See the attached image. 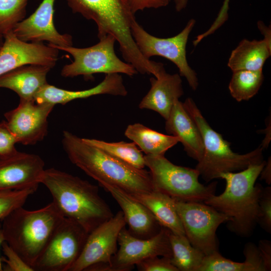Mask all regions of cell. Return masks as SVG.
Segmentation results:
<instances>
[{
	"instance_id": "74e56055",
	"label": "cell",
	"mask_w": 271,
	"mask_h": 271,
	"mask_svg": "<svg viewBox=\"0 0 271 271\" xmlns=\"http://www.w3.org/2000/svg\"><path fill=\"white\" fill-rule=\"evenodd\" d=\"M229 1L230 0L224 1L222 6L215 21L206 32L201 34V38H205L213 34L228 20Z\"/></svg>"
},
{
	"instance_id": "f35d334b",
	"label": "cell",
	"mask_w": 271,
	"mask_h": 271,
	"mask_svg": "<svg viewBox=\"0 0 271 271\" xmlns=\"http://www.w3.org/2000/svg\"><path fill=\"white\" fill-rule=\"evenodd\" d=\"M257 247L262 259L264 270H271L270 241L266 239L260 240Z\"/></svg>"
},
{
	"instance_id": "ee69618b",
	"label": "cell",
	"mask_w": 271,
	"mask_h": 271,
	"mask_svg": "<svg viewBox=\"0 0 271 271\" xmlns=\"http://www.w3.org/2000/svg\"><path fill=\"white\" fill-rule=\"evenodd\" d=\"M4 40V36L0 35V49L3 45Z\"/></svg>"
},
{
	"instance_id": "d6a6232c",
	"label": "cell",
	"mask_w": 271,
	"mask_h": 271,
	"mask_svg": "<svg viewBox=\"0 0 271 271\" xmlns=\"http://www.w3.org/2000/svg\"><path fill=\"white\" fill-rule=\"evenodd\" d=\"M258 224L268 233H271V187L263 188L259 201Z\"/></svg>"
},
{
	"instance_id": "8fae6325",
	"label": "cell",
	"mask_w": 271,
	"mask_h": 271,
	"mask_svg": "<svg viewBox=\"0 0 271 271\" xmlns=\"http://www.w3.org/2000/svg\"><path fill=\"white\" fill-rule=\"evenodd\" d=\"M88 234L77 222L64 218L36 261L34 270L69 271L80 256Z\"/></svg>"
},
{
	"instance_id": "2e32d148",
	"label": "cell",
	"mask_w": 271,
	"mask_h": 271,
	"mask_svg": "<svg viewBox=\"0 0 271 271\" xmlns=\"http://www.w3.org/2000/svg\"><path fill=\"white\" fill-rule=\"evenodd\" d=\"M44 166L39 156L18 151L0 159V190L36 192L41 184Z\"/></svg>"
},
{
	"instance_id": "44dd1931",
	"label": "cell",
	"mask_w": 271,
	"mask_h": 271,
	"mask_svg": "<svg viewBox=\"0 0 271 271\" xmlns=\"http://www.w3.org/2000/svg\"><path fill=\"white\" fill-rule=\"evenodd\" d=\"M165 120L167 132L177 137L188 156L198 162L204 152L202 138L195 122L179 100L174 103Z\"/></svg>"
},
{
	"instance_id": "30bf717a",
	"label": "cell",
	"mask_w": 271,
	"mask_h": 271,
	"mask_svg": "<svg viewBox=\"0 0 271 271\" xmlns=\"http://www.w3.org/2000/svg\"><path fill=\"white\" fill-rule=\"evenodd\" d=\"M185 234L191 244L205 255L218 251V227L230 219L204 202L175 200Z\"/></svg>"
},
{
	"instance_id": "ac0fdd59",
	"label": "cell",
	"mask_w": 271,
	"mask_h": 271,
	"mask_svg": "<svg viewBox=\"0 0 271 271\" xmlns=\"http://www.w3.org/2000/svg\"><path fill=\"white\" fill-rule=\"evenodd\" d=\"M108 192L121 208L128 230L133 235L148 238L157 234L162 226L151 212L142 203L121 189L109 184L100 185Z\"/></svg>"
},
{
	"instance_id": "ffe728a7",
	"label": "cell",
	"mask_w": 271,
	"mask_h": 271,
	"mask_svg": "<svg viewBox=\"0 0 271 271\" xmlns=\"http://www.w3.org/2000/svg\"><path fill=\"white\" fill-rule=\"evenodd\" d=\"M150 81V89L139 107L155 111L166 120L174 103L184 94L181 76L167 73L164 68L157 77H151Z\"/></svg>"
},
{
	"instance_id": "e575fe53",
	"label": "cell",
	"mask_w": 271,
	"mask_h": 271,
	"mask_svg": "<svg viewBox=\"0 0 271 271\" xmlns=\"http://www.w3.org/2000/svg\"><path fill=\"white\" fill-rule=\"evenodd\" d=\"M17 142L8 128L5 120L0 122V159L7 157L17 150Z\"/></svg>"
},
{
	"instance_id": "ab89813d",
	"label": "cell",
	"mask_w": 271,
	"mask_h": 271,
	"mask_svg": "<svg viewBox=\"0 0 271 271\" xmlns=\"http://www.w3.org/2000/svg\"><path fill=\"white\" fill-rule=\"evenodd\" d=\"M257 28L261 34L263 36V40L270 46H271V29L270 26H267L261 21L257 23Z\"/></svg>"
},
{
	"instance_id": "83f0119b",
	"label": "cell",
	"mask_w": 271,
	"mask_h": 271,
	"mask_svg": "<svg viewBox=\"0 0 271 271\" xmlns=\"http://www.w3.org/2000/svg\"><path fill=\"white\" fill-rule=\"evenodd\" d=\"M263 80L262 70L234 71L228 89L231 95L236 101L248 100L258 92Z\"/></svg>"
},
{
	"instance_id": "7a4b0ae2",
	"label": "cell",
	"mask_w": 271,
	"mask_h": 271,
	"mask_svg": "<svg viewBox=\"0 0 271 271\" xmlns=\"http://www.w3.org/2000/svg\"><path fill=\"white\" fill-rule=\"evenodd\" d=\"M61 215L77 222L88 233L113 216L98 187L55 168L45 169L41 179Z\"/></svg>"
},
{
	"instance_id": "9a60e30c",
	"label": "cell",
	"mask_w": 271,
	"mask_h": 271,
	"mask_svg": "<svg viewBox=\"0 0 271 271\" xmlns=\"http://www.w3.org/2000/svg\"><path fill=\"white\" fill-rule=\"evenodd\" d=\"M0 49V76L28 64L46 65L53 68L58 60L59 50L43 42H26L12 31L4 36Z\"/></svg>"
},
{
	"instance_id": "1f68e13d",
	"label": "cell",
	"mask_w": 271,
	"mask_h": 271,
	"mask_svg": "<svg viewBox=\"0 0 271 271\" xmlns=\"http://www.w3.org/2000/svg\"><path fill=\"white\" fill-rule=\"evenodd\" d=\"M3 253L6 257L2 261L3 270L6 271H34L33 268L28 264L5 241L2 245Z\"/></svg>"
},
{
	"instance_id": "52a82bcc",
	"label": "cell",
	"mask_w": 271,
	"mask_h": 271,
	"mask_svg": "<svg viewBox=\"0 0 271 271\" xmlns=\"http://www.w3.org/2000/svg\"><path fill=\"white\" fill-rule=\"evenodd\" d=\"M144 159L154 190L184 202H204L215 195L217 182L207 186L200 183L195 168L175 165L164 155H145Z\"/></svg>"
},
{
	"instance_id": "4316f807",
	"label": "cell",
	"mask_w": 271,
	"mask_h": 271,
	"mask_svg": "<svg viewBox=\"0 0 271 271\" xmlns=\"http://www.w3.org/2000/svg\"><path fill=\"white\" fill-rule=\"evenodd\" d=\"M83 139L108 155L137 168L145 169L146 167L144 156L133 142H107L97 139Z\"/></svg>"
},
{
	"instance_id": "60d3db41",
	"label": "cell",
	"mask_w": 271,
	"mask_h": 271,
	"mask_svg": "<svg viewBox=\"0 0 271 271\" xmlns=\"http://www.w3.org/2000/svg\"><path fill=\"white\" fill-rule=\"evenodd\" d=\"M271 163L270 158L268 160L261 171L259 176L260 179L264 180L268 185L271 183Z\"/></svg>"
},
{
	"instance_id": "603a6c76",
	"label": "cell",
	"mask_w": 271,
	"mask_h": 271,
	"mask_svg": "<svg viewBox=\"0 0 271 271\" xmlns=\"http://www.w3.org/2000/svg\"><path fill=\"white\" fill-rule=\"evenodd\" d=\"M129 195L144 205L162 227L175 234L185 235L175 200L172 197L156 190Z\"/></svg>"
},
{
	"instance_id": "f6af8a7d",
	"label": "cell",
	"mask_w": 271,
	"mask_h": 271,
	"mask_svg": "<svg viewBox=\"0 0 271 271\" xmlns=\"http://www.w3.org/2000/svg\"><path fill=\"white\" fill-rule=\"evenodd\" d=\"M168 1H169V2H170V1H171V0H168Z\"/></svg>"
},
{
	"instance_id": "7bdbcfd3",
	"label": "cell",
	"mask_w": 271,
	"mask_h": 271,
	"mask_svg": "<svg viewBox=\"0 0 271 271\" xmlns=\"http://www.w3.org/2000/svg\"><path fill=\"white\" fill-rule=\"evenodd\" d=\"M5 241L3 231L2 229V223L0 222V247L2 246V243ZM2 258L0 257V271L3 270Z\"/></svg>"
},
{
	"instance_id": "4dcf8cb0",
	"label": "cell",
	"mask_w": 271,
	"mask_h": 271,
	"mask_svg": "<svg viewBox=\"0 0 271 271\" xmlns=\"http://www.w3.org/2000/svg\"><path fill=\"white\" fill-rule=\"evenodd\" d=\"M35 192L32 190H0V221L13 210L23 206Z\"/></svg>"
},
{
	"instance_id": "5b68a950",
	"label": "cell",
	"mask_w": 271,
	"mask_h": 271,
	"mask_svg": "<svg viewBox=\"0 0 271 271\" xmlns=\"http://www.w3.org/2000/svg\"><path fill=\"white\" fill-rule=\"evenodd\" d=\"M64 218L52 202L34 210L20 207L1 221L5 241L33 268Z\"/></svg>"
},
{
	"instance_id": "cb8c5ba5",
	"label": "cell",
	"mask_w": 271,
	"mask_h": 271,
	"mask_svg": "<svg viewBox=\"0 0 271 271\" xmlns=\"http://www.w3.org/2000/svg\"><path fill=\"white\" fill-rule=\"evenodd\" d=\"M270 55L271 46L263 39L250 41L244 39L232 51L227 65L232 72L262 70Z\"/></svg>"
},
{
	"instance_id": "e0dca14e",
	"label": "cell",
	"mask_w": 271,
	"mask_h": 271,
	"mask_svg": "<svg viewBox=\"0 0 271 271\" xmlns=\"http://www.w3.org/2000/svg\"><path fill=\"white\" fill-rule=\"evenodd\" d=\"M55 0H43L34 13L14 28L13 32L16 37L26 42L46 41L55 46H72V36L68 34H60L55 27Z\"/></svg>"
},
{
	"instance_id": "3957f363",
	"label": "cell",
	"mask_w": 271,
	"mask_h": 271,
	"mask_svg": "<svg viewBox=\"0 0 271 271\" xmlns=\"http://www.w3.org/2000/svg\"><path fill=\"white\" fill-rule=\"evenodd\" d=\"M265 163L264 160L239 172L221 174L219 178L226 181L224 192L204 202L229 217L228 229L241 237L251 235L258 224V201L263 187L255 183Z\"/></svg>"
},
{
	"instance_id": "277c9868",
	"label": "cell",
	"mask_w": 271,
	"mask_h": 271,
	"mask_svg": "<svg viewBox=\"0 0 271 271\" xmlns=\"http://www.w3.org/2000/svg\"><path fill=\"white\" fill-rule=\"evenodd\" d=\"M66 1L74 13L96 23L98 39L113 36L124 60L138 72L144 73L150 69L151 60L143 56L131 35V23L136 18L127 0Z\"/></svg>"
},
{
	"instance_id": "ba28073f",
	"label": "cell",
	"mask_w": 271,
	"mask_h": 271,
	"mask_svg": "<svg viewBox=\"0 0 271 271\" xmlns=\"http://www.w3.org/2000/svg\"><path fill=\"white\" fill-rule=\"evenodd\" d=\"M96 44L84 48L61 47L48 43L50 46L70 54L74 61L64 66L61 75L64 77L83 75L91 78L95 73L124 74L133 76L138 73L130 64L121 60L114 50L115 38L107 35L99 39Z\"/></svg>"
},
{
	"instance_id": "d590c367",
	"label": "cell",
	"mask_w": 271,
	"mask_h": 271,
	"mask_svg": "<svg viewBox=\"0 0 271 271\" xmlns=\"http://www.w3.org/2000/svg\"><path fill=\"white\" fill-rule=\"evenodd\" d=\"M243 254L245 260L253 264L258 271H265L262 259L258 247L253 243L248 242L244 245Z\"/></svg>"
},
{
	"instance_id": "4fadbf2b",
	"label": "cell",
	"mask_w": 271,
	"mask_h": 271,
	"mask_svg": "<svg viewBox=\"0 0 271 271\" xmlns=\"http://www.w3.org/2000/svg\"><path fill=\"white\" fill-rule=\"evenodd\" d=\"M54 105L20 99L15 108L4 116L17 143L33 145L42 141L48 132V118Z\"/></svg>"
},
{
	"instance_id": "7c38bea8",
	"label": "cell",
	"mask_w": 271,
	"mask_h": 271,
	"mask_svg": "<svg viewBox=\"0 0 271 271\" xmlns=\"http://www.w3.org/2000/svg\"><path fill=\"white\" fill-rule=\"evenodd\" d=\"M170 230L162 227L156 235L148 238L133 235L124 227L120 231L119 249L111 259L113 271H128L139 262L155 256L171 258Z\"/></svg>"
},
{
	"instance_id": "8992f818",
	"label": "cell",
	"mask_w": 271,
	"mask_h": 271,
	"mask_svg": "<svg viewBox=\"0 0 271 271\" xmlns=\"http://www.w3.org/2000/svg\"><path fill=\"white\" fill-rule=\"evenodd\" d=\"M183 104L202 138L203 154L195 169L206 182L219 178L222 173L241 171L264 161L261 147L245 154L233 152L230 144L210 126L191 98H187Z\"/></svg>"
},
{
	"instance_id": "6da1fadb",
	"label": "cell",
	"mask_w": 271,
	"mask_h": 271,
	"mask_svg": "<svg viewBox=\"0 0 271 271\" xmlns=\"http://www.w3.org/2000/svg\"><path fill=\"white\" fill-rule=\"evenodd\" d=\"M62 144L70 162L100 185L116 186L129 194L154 190L150 172L121 161L67 130Z\"/></svg>"
},
{
	"instance_id": "836d02e7",
	"label": "cell",
	"mask_w": 271,
	"mask_h": 271,
	"mask_svg": "<svg viewBox=\"0 0 271 271\" xmlns=\"http://www.w3.org/2000/svg\"><path fill=\"white\" fill-rule=\"evenodd\" d=\"M139 271H179L172 263L171 258L155 256L147 258L136 264Z\"/></svg>"
},
{
	"instance_id": "f1b7e54d",
	"label": "cell",
	"mask_w": 271,
	"mask_h": 271,
	"mask_svg": "<svg viewBox=\"0 0 271 271\" xmlns=\"http://www.w3.org/2000/svg\"><path fill=\"white\" fill-rule=\"evenodd\" d=\"M28 0H0V35L12 31L23 21Z\"/></svg>"
},
{
	"instance_id": "484cf974",
	"label": "cell",
	"mask_w": 271,
	"mask_h": 271,
	"mask_svg": "<svg viewBox=\"0 0 271 271\" xmlns=\"http://www.w3.org/2000/svg\"><path fill=\"white\" fill-rule=\"evenodd\" d=\"M169 240L172 249V263L179 271H197L205 256L201 250L194 247L185 235L175 234L170 231Z\"/></svg>"
},
{
	"instance_id": "d6986e66",
	"label": "cell",
	"mask_w": 271,
	"mask_h": 271,
	"mask_svg": "<svg viewBox=\"0 0 271 271\" xmlns=\"http://www.w3.org/2000/svg\"><path fill=\"white\" fill-rule=\"evenodd\" d=\"M100 94L126 96L127 91L121 75L118 73L107 74L104 79L96 86L79 91L65 90L47 83L37 92L34 100L37 102L54 105L57 104L64 105L73 100Z\"/></svg>"
},
{
	"instance_id": "9c48e42d",
	"label": "cell",
	"mask_w": 271,
	"mask_h": 271,
	"mask_svg": "<svg viewBox=\"0 0 271 271\" xmlns=\"http://www.w3.org/2000/svg\"><path fill=\"white\" fill-rule=\"evenodd\" d=\"M195 23L194 19H190L179 34L169 38H159L151 35L136 20L131 26V35L143 56L147 59L159 56L171 61L178 67L180 75L186 79L193 90L197 89L199 82L196 73L188 63L186 46Z\"/></svg>"
},
{
	"instance_id": "d4e9b609",
	"label": "cell",
	"mask_w": 271,
	"mask_h": 271,
	"mask_svg": "<svg viewBox=\"0 0 271 271\" xmlns=\"http://www.w3.org/2000/svg\"><path fill=\"white\" fill-rule=\"evenodd\" d=\"M124 135L146 155H165L169 149L179 142L176 137L160 133L139 123L128 125Z\"/></svg>"
},
{
	"instance_id": "b9f144b4",
	"label": "cell",
	"mask_w": 271,
	"mask_h": 271,
	"mask_svg": "<svg viewBox=\"0 0 271 271\" xmlns=\"http://www.w3.org/2000/svg\"><path fill=\"white\" fill-rule=\"evenodd\" d=\"M189 0H174L177 12H181L186 8Z\"/></svg>"
},
{
	"instance_id": "f546056e",
	"label": "cell",
	"mask_w": 271,
	"mask_h": 271,
	"mask_svg": "<svg viewBox=\"0 0 271 271\" xmlns=\"http://www.w3.org/2000/svg\"><path fill=\"white\" fill-rule=\"evenodd\" d=\"M197 271H258L252 263L245 260L238 262L222 256L218 251L205 255Z\"/></svg>"
},
{
	"instance_id": "5bb4252c",
	"label": "cell",
	"mask_w": 271,
	"mask_h": 271,
	"mask_svg": "<svg viewBox=\"0 0 271 271\" xmlns=\"http://www.w3.org/2000/svg\"><path fill=\"white\" fill-rule=\"evenodd\" d=\"M126 224L123 213L118 211L88 235L83 249L69 271H84L98 263H111L117 249L119 233Z\"/></svg>"
},
{
	"instance_id": "7402d4cb",
	"label": "cell",
	"mask_w": 271,
	"mask_h": 271,
	"mask_svg": "<svg viewBox=\"0 0 271 271\" xmlns=\"http://www.w3.org/2000/svg\"><path fill=\"white\" fill-rule=\"evenodd\" d=\"M49 66L28 64L17 67L0 76V88L15 92L22 100H34L37 92L47 82Z\"/></svg>"
},
{
	"instance_id": "8d00e7d4",
	"label": "cell",
	"mask_w": 271,
	"mask_h": 271,
	"mask_svg": "<svg viewBox=\"0 0 271 271\" xmlns=\"http://www.w3.org/2000/svg\"><path fill=\"white\" fill-rule=\"evenodd\" d=\"M132 13L135 14L146 9H158L167 6L168 0H127Z\"/></svg>"
}]
</instances>
